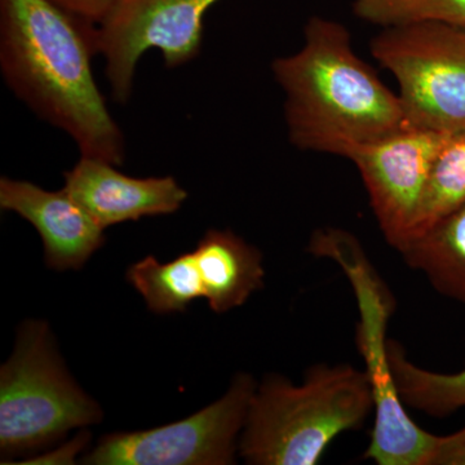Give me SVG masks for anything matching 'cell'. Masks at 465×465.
Returning <instances> with one entry per match:
<instances>
[{
	"label": "cell",
	"instance_id": "20",
	"mask_svg": "<svg viewBox=\"0 0 465 465\" xmlns=\"http://www.w3.org/2000/svg\"><path fill=\"white\" fill-rule=\"evenodd\" d=\"M88 442H90V434L81 433L72 442L66 443L63 448L58 449L57 451L35 458L29 464H73L74 463L76 454L82 451Z\"/></svg>",
	"mask_w": 465,
	"mask_h": 465
},
{
	"label": "cell",
	"instance_id": "13",
	"mask_svg": "<svg viewBox=\"0 0 465 465\" xmlns=\"http://www.w3.org/2000/svg\"><path fill=\"white\" fill-rule=\"evenodd\" d=\"M399 253L437 292L465 304V203L411 238Z\"/></svg>",
	"mask_w": 465,
	"mask_h": 465
},
{
	"label": "cell",
	"instance_id": "11",
	"mask_svg": "<svg viewBox=\"0 0 465 465\" xmlns=\"http://www.w3.org/2000/svg\"><path fill=\"white\" fill-rule=\"evenodd\" d=\"M0 207L36 229L45 246V264L54 271H78L105 242V229L65 188L45 191L25 180L2 177Z\"/></svg>",
	"mask_w": 465,
	"mask_h": 465
},
{
	"label": "cell",
	"instance_id": "1",
	"mask_svg": "<svg viewBox=\"0 0 465 465\" xmlns=\"http://www.w3.org/2000/svg\"><path fill=\"white\" fill-rule=\"evenodd\" d=\"M97 26L52 0H0V69L9 90L84 157L122 166L124 134L94 81Z\"/></svg>",
	"mask_w": 465,
	"mask_h": 465
},
{
	"label": "cell",
	"instance_id": "19",
	"mask_svg": "<svg viewBox=\"0 0 465 465\" xmlns=\"http://www.w3.org/2000/svg\"><path fill=\"white\" fill-rule=\"evenodd\" d=\"M430 465H465V427L449 436H439Z\"/></svg>",
	"mask_w": 465,
	"mask_h": 465
},
{
	"label": "cell",
	"instance_id": "12",
	"mask_svg": "<svg viewBox=\"0 0 465 465\" xmlns=\"http://www.w3.org/2000/svg\"><path fill=\"white\" fill-rule=\"evenodd\" d=\"M211 311L242 307L264 287L262 252L231 231L211 229L193 251Z\"/></svg>",
	"mask_w": 465,
	"mask_h": 465
},
{
	"label": "cell",
	"instance_id": "14",
	"mask_svg": "<svg viewBox=\"0 0 465 465\" xmlns=\"http://www.w3.org/2000/svg\"><path fill=\"white\" fill-rule=\"evenodd\" d=\"M390 363L406 407L440 419L465 409V367L454 374L423 369L407 358L402 344L394 339H390Z\"/></svg>",
	"mask_w": 465,
	"mask_h": 465
},
{
	"label": "cell",
	"instance_id": "8",
	"mask_svg": "<svg viewBox=\"0 0 465 465\" xmlns=\"http://www.w3.org/2000/svg\"><path fill=\"white\" fill-rule=\"evenodd\" d=\"M220 0H118L97 26V52L115 103L133 96L137 64L149 50L161 51L174 69L201 54L204 17Z\"/></svg>",
	"mask_w": 465,
	"mask_h": 465
},
{
	"label": "cell",
	"instance_id": "2",
	"mask_svg": "<svg viewBox=\"0 0 465 465\" xmlns=\"http://www.w3.org/2000/svg\"><path fill=\"white\" fill-rule=\"evenodd\" d=\"M290 143L302 152L348 159L367 143L406 127L399 94L354 52L338 21L309 18L302 45L275 58Z\"/></svg>",
	"mask_w": 465,
	"mask_h": 465
},
{
	"label": "cell",
	"instance_id": "5",
	"mask_svg": "<svg viewBox=\"0 0 465 465\" xmlns=\"http://www.w3.org/2000/svg\"><path fill=\"white\" fill-rule=\"evenodd\" d=\"M100 406L64 366L50 327L27 321L0 370V450L21 455L47 448L70 430L101 421Z\"/></svg>",
	"mask_w": 465,
	"mask_h": 465
},
{
	"label": "cell",
	"instance_id": "18",
	"mask_svg": "<svg viewBox=\"0 0 465 465\" xmlns=\"http://www.w3.org/2000/svg\"><path fill=\"white\" fill-rule=\"evenodd\" d=\"M52 2L79 20L99 26L115 7L118 0H52Z\"/></svg>",
	"mask_w": 465,
	"mask_h": 465
},
{
	"label": "cell",
	"instance_id": "15",
	"mask_svg": "<svg viewBox=\"0 0 465 465\" xmlns=\"http://www.w3.org/2000/svg\"><path fill=\"white\" fill-rule=\"evenodd\" d=\"M127 281L158 314L183 312L194 300L204 298L203 284L194 253L186 252L173 262H159L146 256L127 271Z\"/></svg>",
	"mask_w": 465,
	"mask_h": 465
},
{
	"label": "cell",
	"instance_id": "3",
	"mask_svg": "<svg viewBox=\"0 0 465 465\" xmlns=\"http://www.w3.org/2000/svg\"><path fill=\"white\" fill-rule=\"evenodd\" d=\"M365 370L317 363L295 385L277 374L258 384L242 430L240 455L251 465H316L341 434L374 415Z\"/></svg>",
	"mask_w": 465,
	"mask_h": 465
},
{
	"label": "cell",
	"instance_id": "6",
	"mask_svg": "<svg viewBox=\"0 0 465 465\" xmlns=\"http://www.w3.org/2000/svg\"><path fill=\"white\" fill-rule=\"evenodd\" d=\"M370 50L399 84L407 125L465 131V29L440 23L384 27Z\"/></svg>",
	"mask_w": 465,
	"mask_h": 465
},
{
	"label": "cell",
	"instance_id": "10",
	"mask_svg": "<svg viewBox=\"0 0 465 465\" xmlns=\"http://www.w3.org/2000/svg\"><path fill=\"white\" fill-rule=\"evenodd\" d=\"M116 167L82 155L64 173V188L103 229L143 217L171 215L188 198V192L173 176L133 177Z\"/></svg>",
	"mask_w": 465,
	"mask_h": 465
},
{
	"label": "cell",
	"instance_id": "7",
	"mask_svg": "<svg viewBox=\"0 0 465 465\" xmlns=\"http://www.w3.org/2000/svg\"><path fill=\"white\" fill-rule=\"evenodd\" d=\"M258 382L238 374L228 391L206 409L176 423L101 439L82 459L88 465H229L240 440Z\"/></svg>",
	"mask_w": 465,
	"mask_h": 465
},
{
	"label": "cell",
	"instance_id": "16",
	"mask_svg": "<svg viewBox=\"0 0 465 465\" xmlns=\"http://www.w3.org/2000/svg\"><path fill=\"white\" fill-rule=\"evenodd\" d=\"M465 203V131L448 137L430 171L414 234ZM407 244V243H406Z\"/></svg>",
	"mask_w": 465,
	"mask_h": 465
},
{
	"label": "cell",
	"instance_id": "4",
	"mask_svg": "<svg viewBox=\"0 0 465 465\" xmlns=\"http://www.w3.org/2000/svg\"><path fill=\"white\" fill-rule=\"evenodd\" d=\"M308 252L339 265L356 298L357 348L375 402L374 425L363 458L378 465H430L439 436L410 418L391 374L387 331L396 300L390 287L356 235L344 229H317L309 240Z\"/></svg>",
	"mask_w": 465,
	"mask_h": 465
},
{
	"label": "cell",
	"instance_id": "9",
	"mask_svg": "<svg viewBox=\"0 0 465 465\" xmlns=\"http://www.w3.org/2000/svg\"><path fill=\"white\" fill-rule=\"evenodd\" d=\"M451 134L406 125L351 153L385 241L400 252L414 234L430 171Z\"/></svg>",
	"mask_w": 465,
	"mask_h": 465
},
{
	"label": "cell",
	"instance_id": "17",
	"mask_svg": "<svg viewBox=\"0 0 465 465\" xmlns=\"http://www.w3.org/2000/svg\"><path fill=\"white\" fill-rule=\"evenodd\" d=\"M354 15L384 27L440 23L465 29V0H351Z\"/></svg>",
	"mask_w": 465,
	"mask_h": 465
}]
</instances>
